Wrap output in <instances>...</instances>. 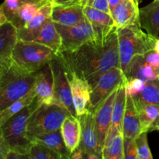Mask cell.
I'll return each mask as SVG.
<instances>
[{
    "label": "cell",
    "instance_id": "obj_36",
    "mask_svg": "<svg viewBox=\"0 0 159 159\" xmlns=\"http://www.w3.org/2000/svg\"><path fill=\"white\" fill-rule=\"evenodd\" d=\"M85 6H91L99 10L110 13V8L109 6L108 0H87Z\"/></svg>",
    "mask_w": 159,
    "mask_h": 159
},
{
    "label": "cell",
    "instance_id": "obj_5",
    "mask_svg": "<svg viewBox=\"0 0 159 159\" xmlns=\"http://www.w3.org/2000/svg\"><path fill=\"white\" fill-rule=\"evenodd\" d=\"M56 53L51 48L35 41L18 40L12 53V61L22 69L30 73L49 64Z\"/></svg>",
    "mask_w": 159,
    "mask_h": 159
},
{
    "label": "cell",
    "instance_id": "obj_41",
    "mask_svg": "<svg viewBox=\"0 0 159 159\" xmlns=\"http://www.w3.org/2000/svg\"><path fill=\"white\" fill-rule=\"evenodd\" d=\"M7 21H8L7 17H6V14H5L4 11H3L2 8L0 6V26H1L2 25L4 24L5 23H6Z\"/></svg>",
    "mask_w": 159,
    "mask_h": 159
},
{
    "label": "cell",
    "instance_id": "obj_28",
    "mask_svg": "<svg viewBox=\"0 0 159 159\" xmlns=\"http://www.w3.org/2000/svg\"><path fill=\"white\" fill-rule=\"evenodd\" d=\"M101 156L102 159H124V137L123 133L116 134L104 144Z\"/></svg>",
    "mask_w": 159,
    "mask_h": 159
},
{
    "label": "cell",
    "instance_id": "obj_9",
    "mask_svg": "<svg viewBox=\"0 0 159 159\" xmlns=\"http://www.w3.org/2000/svg\"><path fill=\"white\" fill-rule=\"evenodd\" d=\"M51 64L54 75V92L55 102L65 107L69 111L71 115L78 116L73 103L71 87L68 76L65 72V68L57 54L51 61Z\"/></svg>",
    "mask_w": 159,
    "mask_h": 159
},
{
    "label": "cell",
    "instance_id": "obj_42",
    "mask_svg": "<svg viewBox=\"0 0 159 159\" xmlns=\"http://www.w3.org/2000/svg\"><path fill=\"white\" fill-rule=\"evenodd\" d=\"M121 0H108V3H109V6H110V8H113V6H115L116 5H117L118 3L120 2Z\"/></svg>",
    "mask_w": 159,
    "mask_h": 159
},
{
    "label": "cell",
    "instance_id": "obj_39",
    "mask_svg": "<svg viewBox=\"0 0 159 159\" xmlns=\"http://www.w3.org/2000/svg\"><path fill=\"white\" fill-rule=\"evenodd\" d=\"M87 0H54L53 3L57 5H73V4H82L86 5Z\"/></svg>",
    "mask_w": 159,
    "mask_h": 159
},
{
    "label": "cell",
    "instance_id": "obj_3",
    "mask_svg": "<svg viewBox=\"0 0 159 159\" xmlns=\"http://www.w3.org/2000/svg\"><path fill=\"white\" fill-rule=\"evenodd\" d=\"M40 106L37 100L8 120L1 127L5 141L7 143L10 153L8 158H28L32 142L26 135L28 120L34 110Z\"/></svg>",
    "mask_w": 159,
    "mask_h": 159
},
{
    "label": "cell",
    "instance_id": "obj_11",
    "mask_svg": "<svg viewBox=\"0 0 159 159\" xmlns=\"http://www.w3.org/2000/svg\"><path fill=\"white\" fill-rule=\"evenodd\" d=\"M65 70L70 87L73 103L77 116H82L88 112V106L90 100V88L88 82L68 70Z\"/></svg>",
    "mask_w": 159,
    "mask_h": 159
},
{
    "label": "cell",
    "instance_id": "obj_15",
    "mask_svg": "<svg viewBox=\"0 0 159 159\" xmlns=\"http://www.w3.org/2000/svg\"><path fill=\"white\" fill-rule=\"evenodd\" d=\"M53 2H48L41 6L34 18L28 22L23 28L17 30L18 40L34 41L46 22L51 17Z\"/></svg>",
    "mask_w": 159,
    "mask_h": 159
},
{
    "label": "cell",
    "instance_id": "obj_2",
    "mask_svg": "<svg viewBox=\"0 0 159 159\" xmlns=\"http://www.w3.org/2000/svg\"><path fill=\"white\" fill-rule=\"evenodd\" d=\"M120 68L127 73L134 57L143 55L155 49L158 38L148 34L140 26V23L129 25L117 29Z\"/></svg>",
    "mask_w": 159,
    "mask_h": 159
},
{
    "label": "cell",
    "instance_id": "obj_4",
    "mask_svg": "<svg viewBox=\"0 0 159 159\" xmlns=\"http://www.w3.org/2000/svg\"><path fill=\"white\" fill-rule=\"evenodd\" d=\"M36 73L22 69L11 61L0 75V112L34 88Z\"/></svg>",
    "mask_w": 159,
    "mask_h": 159
},
{
    "label": "cell",
    "instance_id": "obj_33",
    "mask_svg": "<svg viewBox=\"0 0 159 159\" xmlns=\"http://www.w3.org/2000/svg\"><path fill=\"white\" fill-rule=\"evenodd\" d=\"M20 6V0H5L1 7L7 17L8 21L12 22L14 20Z\"/></svg>",
    "mask_w": 159,
    "mask_h": 159
},
{
    "label": "cell",
    "instance_id": "obj_32",
    "mask_svg": "<svg viewBox=\"0 0 159 159\" xmlns=\"http://www.w3.org/2000/svg\"><path fill=\"white\" fill-rule=\"evenodd\" d=\"M135 143L138 149V159H152L153 156L148 143V132L143 131L136 137Z\"/></svg>",
    "mask_w": 159,
    "mask_h": 159
},
{
    "label": "cell",
    "instance_id": "obj_23",
    "mask_svg": "<svg viewBox=\"0 0 159 159\" xmlns=\"http://www.w3.org/2000/svg\"><path fill=\"white\" fill-rule=\"evenodd\" d=\"M61 132L65 145L71 155L80 144L81 123L79 118L68 115L61 127Z\"/></svg>",
    "mask_w": 159,
    "mask_h": 159
},
{
    "label": "cell",
    "instance_id": "obj_26",
    "mask_svg": "<svg viewBox=\"0 0 159 159\" xmlns=\"http://www.w3.org/2000/svg\"><path fill=\"white\" fill-rule=\"evenodd\" d=\"M34 41L47 46L57 54L61 48V38L51 17L46 22Z\"/></svg>",
    "mask_w": 159,
    "mask_h": 159
},
{
    "label": "cell",
    "instance_id": "obj_30",
    "mask_svg": "<svg viewBox=\"0 0 159 159\" xmlns=\"http://www.w3.org/2000/svg\"><path fill=\"white\" fill-rule=\"evenodd\" d=\"M132 97L135 103H148L159 106V78L146 82L144 89Z\"/></svg>",
    "mask_w": 159,
    "mask_h": 159
},
{
    "label": "cell",
    "instance_id": "obj_24",
    "mask_svg": "<svg viewBox=\"0 0 159 159\" xmlns=\"http://www.w3.org/2000/svg\"><path fill=\"white\" fill-rule=\"evenodd\" d=\"M31 142H37L43 144L60 155L62 158L70 159L71 153L67 148L62 138L61 128L54 131L47 132L41 134L36 135L30 138Z\"/></svg>",
    "mask_w": 159,
    "mask_h": 159
},
{
    "label": "cell",
    "instance_id": "obj_44",
    "mask_svg": "<svg viewBox=\"0 0 159 159\" xmlns=\"http://www.w3.org/2000/svg\"><path fill=\"white\" fill-rule=\"evenodd\" d=\"M7 64H9V63H7ZM7 64L4 63V62L0 60V75H1L2 71V69H3V68H4V66L6 65H7Z\"/></svg>",
    "mask_w": 159,
    "mask_h": 159
},
{
    "label": "cell",
    "instance_id": "obj_45",
    "mask_svg": "<svg viewBox=\"0 0 159 159\" xmlns=\"http://www.w3.org/2000/svg\"><path fill=\"white\" fill-rule=\"evenodd\" d=\"M155 50L159 54V38H158V40H157L156 43H155Z\"/></svg>",
    "mask_w": 159,
    "mask_h": 159
},
{
    "label": "cell",
    "instance_id": "obj_6",
    "mask_svg": "<svg viewBox=\"0 0 159 159\" xmlns=\"http://www.w3.org/2000/svg\"><path fill=\"white\" fill-rule=\"evenodd\" d=\"M70 114L69 111L61 104L56 102L41 104L28 120L26 127L28 139L36 135L58 130L65 118Z\"/></svg>",
    "mask_w": 159,
    "mask_h": 159
},
{
    "label": "cell",
    "instance_id": "obj_13",
    "mask_svg": "<svg viewBox=\"0 0 159 159\" xmlns=\"http://www.w3.org/2000/svg\"><path fill=\"white\" fill-rule=\"evenodd\" d=\"M78 117L81 123V141L79 147L85 153V158H86L89 155H96L102 158L98 151L94 113L88 111Z\"/></svg>",
    "mask_w": 159,
    "mask_h": 159
},
{
    "label": "cell",
    "instance_id": "obj_8",
    "mask_svg": "<svg viewBox=\"0 0 159 159\" xmlns=\"http://www.w3.org/2000/svg\"><path fill=\"white\" fill-rule=\"evenodd\" d=\"M55 26L61 38L60 51L75 49L86 42L97 38L93 26L87 20L71 26L55 23Z\"/></svg>",
    "mask_w": 159,
    "mask_h": 159
},
{
    "label": "cell",
    "instance_id": "obj_37",
    "mask_svg": "<svg viewBox=\"0 0 159 159\" xmlns=\"http://www.w3.org/2000/svg\"><path fill=\"white\" fill-rule=\"evenodd\" d=\"M144 57L147 63L159 71V54L155 49L144 54Z\"/></svg>",
    "mask_w": 159,
    "mask_h": 159
},
{
    "label": "cell",
    "instance_id": "obj_46",
    "mask_svg": "<svg viewBox=\"0 0 159 159\" xmlns=\"http://www.w3.org/2000/svg\"><path fill=\"white\" fill-rule=\"evenodd\" d=\"M48 1H50V2H53V1H54V0H48Z\"/></svg>",
    "mask_w": 159,
    "mask_h": 159
},
{
    "label": "cell",
    "instance_id": "obj_17",
    "mask_svg": "<svg viewBox=\"0 0 159 159\" xmlns=\"http://www.w3.org/2000/svg\"><path fill=\"white\" fill-rule=\"evenodd\" d=\"M84 13L86 20L93 26L97 38H106L116 28L110 13H107L89 6H85Z\"/></svg>",
    "mask_w": 159,
    "mask_h": 159
},
{
    "label": "cell",
    "instance_id": "obj_20",
    "mask_svg": "<svg viewBox=\"0 0 159 159\" xmlns=\"http://www.w3.org/2000/svg\"><path fill=\"white\" fill-rule=\"evenodd\" d=\"M125 76L127 82L133 79H140L144 82H149L158 79L159 71L147 63L144 56L138 55L134 57L129 65Z\"/></svg>",
    "mask_w": 159,
    "mask_h": 159
},
{
    "label": "cell",
    "instance_id": "obj_19",
    "mask_svg": "<svg viewBox=\"0 0 159 159\" xmlns=\"http://www.w3.org/2000/svg\"><path fill=\"white\" fill-rule=\"evenodd\" d=\"M123 134L125 138L135 139L141 133L139 114L131 96L127 95V102L123 120Z\"/></svg>",
    "mask_w": 159,
    "mask_h": 159
},
{
    "label": "cell",
    "instance_id": "obj_1",
    "mask_svg": "<svg viewBox=\"0 0 159 159\" xmlns=\"http://www.w3.org/2000/svg\"><path fill=\"white\" fill-rule=\"evenodd\" d=\"M64 68L88 82L89 88L105 72L120 67L117 28L106 38L89 40L75 49L57 53Z\"/></svg>",
    "mask_w": 159,
    "mask_h": 159
},
{
    "label": "cell",
    "instance_id": "obj_35",
    "mask_svg": "<svg viewBox=\"0 0 159 159\" xmlns=\"http://www.w3.org/2000/svg\"><path fill=\"white\" fill-rule=\"evenodd\" d=\"M124 159H138V149L134 139L124 138Z\"/></svg>",
    "mask_w": 159,
    "mask_h": 159
},
{
    "label": "cell",
    "instance_id": "obj_12",
    "mask_svg": "<svg viewBox=\"0 0 159 159\" xmlns=\"http://www.w3.org/2000/svg\"><path fill=\"white\" fill-rule=\"evenodd\" d=\"M34 90L36 93V99L40 105L55 102L54 75L51 62L40 68L36 73Z\"/></svg>",
    "mask_w": 159,
    "mask_h": 159
},
{
    "label": "cell",
    "instance_id": "obj_25",
    "mask_svg": "<svg viewBox=\"0 0 159 159\" xmlns=\"http://www.w3.org/2000/svg\"><path fill=\"white\" fill-rule=\"evenodd\" d=\"M135 105L139 114L141 131L148 133L159 130V106L148 103H135Z\"/></svg>",
    "mask_w": 159,
    "mask_h": 159
},
{
    "label": "cell",
    "instance_id": "obj_34",
    "mask_svg": "<svg viewBox=\"0 0 159 159\" xmlns=\"http://www.w3.org/2000/svg\"><path fill=\"white\" fill-rule=\"evenodd\" d=\"M146 82L144 80L140 79H133L128 80L126 82V92L127 95L134 96L141 93L144 89L146 85Z\"/></svg>",
    "mask_w": 159,
    "mask_h": 159
},
{
    "label": "cell",
    "instance_id": "obj_16",
    "mask_svg": "<svg viewBox=\"0 0 159 159\" xmlns=\"http://www.w3.org/2000/svg\"><path fill=\"white\" fill-rule=\"evenodd\" d=\"M82 4L57 5L53 3L51 20L54 23L71 26L86 20Z\"/></svg>",
    "mask_w": 159,
    "mask_h": 159
},
{
    "label": "cell",
    "instance_id": "obj_27",
    "mask_svg": "<svg viewBox=\"0 0 159 159\" xmlns=\"http://www.w3.org/2000/svg\"><path fill=\"white\" fill-rule=\"evenodd\" d=\"M48 2L50 1L40 0L37 2H27L22 4L17 11L15 18L11 23L16 27L17 30L21 29L34 18L41 6H43Z\"/></svg>",
    "mask_w": 159,
    "mask_h": 159
},
{
    "label": "cell",
    "instance_id": "obj_22",
    "mask_svg": "<svg viewBox=\"0 0 159 159\" xmlns=\"http://www.w3.org/2000/svg\"><path fill=\"white\" fill-rule=\"evenodd\" d=\"M18 40L17 29L11 22L7 21L0 26V60L4 63L12 61V53Z\"/></svg>",
    "mask_w": 159,
    "mask_h": 159
},
{
    "label": "cell",
    "instance_id": "obj_31",
    "mask_svg": "<svg viewBox=\"0 0 159 159\" xmlns=\"http://www.w3.org/2000/svg\"><path fill=\"white\" fill-rule=\"evenodd\" d=\"M61 156L47 146L37 142H32L28 159H61Z\"/></svg>",
    "mask_w": 159,
    "mask_h": 159
},
{
    "label": "cell",
    "instance_id": "obj_21",
    "mask_svg": "<svg viewBox=\"0 0 159 159\" xmlns=\"http://www.w3.org/2000/svg\"><path fill=\"white\" fill-rule=\"evenodd\" d=\"M140 26L145 32L158 38L159 35V0L140 9Z\"/></svg>",
    "mask_w": 159,
    "mask_h": 159
},
{
    "label": "cell",
    "instance_id": "obj_18",
    "mask_svg": "<svg viewBox=\"0 0 159 159\" xmlns=\"http://www.w3.org/2000/svg\"><path fill=\"white\" fill-rule=\"evenodd\" d=\"M126 82H123L117 89V93H116L113 107L111 125H110L108 134L106 138L105 144L116 134L123 133V120H124L126 102H127Z\"/></svg>",
    "mask_w": 159,
    "mask_h": 159
},
{
    "label": "cell",
    "instance_id": "obj_43",
    "mask_svg": "<svg viewBox=\"0 0 159 159\" xmlns=\"http://www.w3.org/2000/svg\"><path fill=\"white\" fill-rule=\"evenodd\" d=\"M40 1V0H20V4H24V3L27 2H37Z\"/></svg>",
    "mask_w": 159,
    "mask_h": 159
},
{
    "label": "cell",
    "instance_id": "obj_38",
    "mask_svg": "<svg viewBox=\"0 0 159 159\" xmlns=\"http://www.w3.org/2000/svg\"><path fill=\"white\" fill-rule=\"evenodd\" d=\"M9 153H10V149L6 141H5L0 127V159H7Z\"/></svg>",
    "mask_w": 159,
    "mask_h": 159
},
{
    "label": "cell",
    "instance_id": "obj_40",
    "mask_svg": "<svg viewBox=\"0 0 159 159\" xmlns=\"http://www.w3.org/2000/svg\"><path fill=\"white\" fill-rule=\"evenodd\" d=\"M71 159H82L85 158V153L80 147H78L71 155Z\"/></svg>",
    "mask_w": 159,
    "mask_h": 159
},
{
    "label": "cell",
    "instance_id": "obj_14",
    "mask_svg": "<svg viewBox=\"0 0 159 159\" xmlns=\"http://www.w3.org/2000/svg\"><path fill=\"white\" fill-rule=\"evenodd\" d=\"M141 0H121L110 9V15L117 28L139 23V3Z\"/></svg>",
    "mask_w": 159,
    "mask_h": 159
},
{
    "label": "cell",
    "instance_id": "obj_7",
    "mask_svg": "<svg viewBox=\"0 0 159 159\" xmlns=\"http://www.w3.org/2000/svg\"><path fill=\"white\" fill-rule=\"evenodd\" d=\"M127 79L120 67H115L104 73L90 89L88 111L94 113L98 107Z\"/></svg>",
    "mask_w": 159,
    "mask_h": 159
},
{
    "label": "cell",
    "instance_id": "obj_29",
    "mask_svg": "<svg viewBox=\"0 0 159 159\" xmlns=\"http://www.w3.org/2000/svg\"><path fill=\"white\" fill-rule=\"evenodd\" d=\"M36 98V93L34 88L28 94L22 97L21 99L15 101L12 104L2 110L0 112V127L3 125L9 119H10L12 116L18 113L19 112L21 111L23 109L29 106L30 104L32 103Z\"/></svg>",
    "mask_w": 159,
    "mask_h": 159
},
{
    "label": "cell",
    "instance_id": "obj_10",
    "mask_svg": "<svg viewBox=\"0 0 159 159\" xmlns=\"http://www.w3.org/2000/svg\"><path fill=\"white\" fill-rule=\"evenodd\" d=\"M118 89V88H117ZM117 89L113 92L94 111L95 127L98 141V151L101 155L106 138L111 125L112 113ZM102 157V156H101Z\"/></svg>",
    "mask_w": 159,
    "mask_h": 159
}]
</instances>
